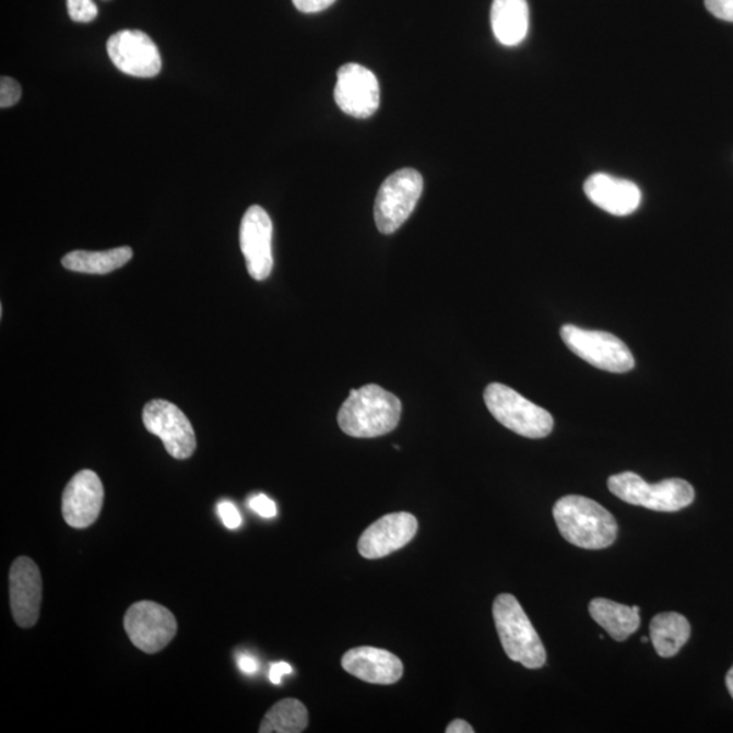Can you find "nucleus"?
<instances>
[{
	"mask_svg": "<svg viewBox=\"0 0 733 733\" xmlns=\"http://www.w3.org/2000/svg\"><path fill=\"white\" fill-rule=\"evenodd\" d=\"M402 412L399 397L377 385L351 390L339 412V425L352 438H378L391 433L400 423Z\"/></svg>",
	"mask_w": 733,
	"mask_h": 733,
	"instance_id": "obj_2",
	"label": "nucleus"
},
{
	"mask_svg": "<svg viewBox=\"0 0 733 733\" xmlns=\"http://www.w3.org/2000/svg\"><path fill=\"white\" fill-rule=\"evenodd\" d=\"M309 725V712L295 698L273 705L260 725V733H300Z\"/></svg>",
	"mask_w": 733,
	"mask_h": 733,
	"instance_id": "obj_22",
	"label": "nucleus"
},
{
	"mask_svg": "<svg viewBox=\"0 0 733 733\" xmlns=\"http://www.w3.org/2000/svg\"><path fill=\"white\" fill-rule=\"evenodd\" d=\"M143 423L149 433L158 436L169 456L188 459L196 450V435L180 407L165 400H154L144 406Z\"/></svg>",
	"mask_w": 733,
	"mask_h": 733,
	"instance_id": "obj_9",
	"label": "nucleus"
},
{
	"mask_svg": "<svg viewBox=\"0 0 733 733\" xmlns=\"http://www.w3.org/2000/svg\"><path fill=\"white\" fill-rule=\"evenodd\" d=\"M334 99L344 114L367 119L379 108V82L373 71L360 64L348 63L338 72Z\"/></svg>",
	"mask_w": 733,
	"mask_h": 733,
	"instance_id": "obj_10",
	"label": "nucleus"
},
{
	"mask_svg": "<svg viewBox=\"0 0 733 733\" xmlns=\"http://www.w3.org/2000/svg\"><path fill=\"white\" fill-rule=\"evenodd\" d=\"M238 667L243 673L251 675L259 671V662L248 653H240L237 658Z\"/></svg>",
	"mask_w": 733,
	"mask_h": 733,
	"instance_id": "obj_30",
	"label": "nucleus"
},
{
	"mask_svg": "<svg viewBox=\"0 0 733 733\" xmlns=\"http://www.w3.org/2000/svg\"><path fill=\"white\" fill-rule=\"evenodd\" d=\"M21 93L19 82L3 76L0 81V106L10 108V106L15 105L21 98Z\"/></svg>",
	"mask_w": 733,
	"mask_h": 733,
	"instance_id": "obj_24",
	"label": "nucleus"
},
{
	"mask_svg": "<svg viewBox=\"0 0 733 733\" xmlns=\"http://www.w3.org/2000/svg\"><path fill=\"white\" fill-rule=\"evenodd\" d=\"M649 634L659 657L673 658L690 639L691 626L682 614L662 613L651 620Z\"/></svg>",
	"mask_w": 733,
	"mask_h": 733,
	"instance_id": "obj_20",
	"label": "nucleus"
},
{
	"mask_svg": "<svg viewBox=\"0 0 733 733\" xmlns=\"http://www.w3.org/2000/svg\"><path fill=\"white\" fill-rule=\"evenodd\" d=\"M291 673H293V667H291L288 663H273L270 669V681L273 685H280L282 684L283 676L289 675Z\"/></svg>",
	"mask_w": 733,
	"mask_h": 733,
	"instance_id": "obj_29",
	"label": "nucleus"
},
{
	"mask_svg": "<svg viewBox=\"0 0 733 733\" xmlns=\"http://www.w3.org/2000/svg\"><path fill=\"white\" fill-rule=\"evenodd\" d=\"M705 5L716 19L733 22V0H705Z\"/></svg>",
	"mask_w": 733,
	"mask_h": 733,
	"instance_id": "obj_27",
	"label": "nucleus"
},
{
	"mask_svg": "<svg viewBox=\"0 0 733 733\" xmlns=\"http://www.w3.org/2000/svg\"><path fill=\"white\" fill-rule=\"evenodd\" d=\"M249 507L253 509L256 513H259L262 518L271 519L275 518L277 515V507L275 501L271 500L270 497L265 495H257L251 497Z\"/></svg>",
	"mask_w": 733,
	"mask_h": 733,
	"instance_id": "obj_26",
	"label": "nucleus"
},
{
	"mask_svg": "<svg viewBox=\"0 0 733 733\" xmlns=\"http://www.w3.org/2000/svg\"><path fill=\"white\" fill-rule=\"evenodd\" d=\"M43 580L40 569L29 557L16 558L10 569V604L15 624L35 626L40 615Z\"/></svg>",
	"mask_w": 733,
	"mask_h": 733,
	"instance_id": "obj_13",
	"label": "nucleus"
},
{
	"mask_svg": "<svg viewBox=\"0 0 733 733\" xmlns=\"http://www.w3.org/2000/svg\"><path fill=\"white\" fill-rule=\"evenodd\" d=\"M293 2L302 13L315 14L330 8L335 0H293Z\"/></svg>",
	"mask_w": 733,
	"mask_h": 733,
	"instance_id": "obj_28",
	"label": "nucleus"
},
{
	"mask_svg": "<svg viewBox=\"0 0 733 733\" xmlns=\"http://www.w3.org/2000/svg\"><path fill=\"white\" fill-rule=\"evenodd\" d=\"M641 642L647 643L648 642V637H642Z\"/></svg>",
	"mask_w": 733,
	"mask_h": 733,
	"instance_id": "obj_33",
	"label": "nucleus"
},
{
	"mask_svg": "<svg viewBox=\"0 0 733 733\" xmlns=\"http://www.w3.org/2000/svg\"><path fill=\"white\" fill-rule=\"evenodd\" d=\"M108 55L117 69L137 78H154L159 74L162 60L158 47L150 36L140 31H121L106 44Z\"/></svg>",
	"mask_w": 733,
	"mask_h": 733,
	"instance_id": "obj_11",
	"label": "nucleus"
},
{
	"mask_svg": "<svg viewBox=\"0 0 733 733\" xmlns=\"http://www.w3.org/2000/svg\"><path fill=\"white\" fill-rule=\"evenodd\" d=\"M133 251L128 246L106 251L76 250L66 255L61 264L66 270L91 275H106V273L119 270L132 259Z\"/></svg>",
	"mask_w": 733,
	"mask_h": 733,
	"instance_id": "obj_21",
	"label": "nucleus"
},
{
	"mask_svg": "<svg viewBox=\"0 0 733 733\" xmlns=\"http://www.w3.org/2000/svg\"><path fill=\"white\" fill-rule=\"evenodd\" d=\"M553 517L563 539L581 549H606L617 540V520L589 497H561L554 505Z\"/></svg>",
	"mask_w": 733,
	"mask_h": 733,
	"instance_id": "obj_1",
	"label": "nucleus"
},
{
	"mask_svg": "<svg viewBox=\"0 0 733 733\" xmlns=\"http://www.w3.org/2000/svg\"><path fill=\"white\" fill-rule=\"evenodd\" d=\"M590 614L615 641H625L639 630L640 607L625 606L610 599L595 598L590 603Z\"/></svg>",
	"mask_w": 733,
	"mask_h": 733,
	"instance_id": "obj_19",
	"label": "nucleus"
},
{
	"mask_svg": "<svg viewBox=\"0 0 733 733\" xmlns=\"http://www.w3.org/2000/svg\"><path fill=\"white\" fill-rule=\"evenodd\" d=\"M494 619L503 648L513 662L529 670H539L546 663V651L533 624L518 599L501 594L495 599Z\"/></svg>",
	"mask_w": 733,
	"mask_h": 733,
	"instance_id": "obj_3",
	"label": "nucleus"
},
{
	"mask_svg": "<svg viewBox=\"0 0 733 733\" xmlns=\"http://www.w3.org/2000/svg\"><path fill=\"white\" fill-rule=\"evenodd\" d=\"M125 628L133 646L145 653L161 652L177 635V619L169 608L150 601L132 604Z\"/></svg>",
	"mask_w": 733,
	"mask_h": 733,
	"instance_id": "obj_8",
	"label": "nucleus"
},
{
	"mask_svg": "<svg viewBox=\"0 0 733 733\" xmlns=\"http://www.w3.org/2000/svg\"><path fill=\"white\" fill-rule=\"evenodd\" d=\"M341 665L346 673L374 685H393L404 674V665L395 654L374 647L351 649Z\"/></svg>",
	"mask_w": 733,
	"mask_h": 733,
	"instance_id": "obj_16",
	"label": "nucleus"
},
{
	"mask_svg": "<svg viewBox=\"0 0 733 733\" xmlns=\"http://www.w3.org/2000/svg\"><path fill=\"white\" fill-rule=\"evenodd\" d=\"M272 235L268 212L260 205H251L240 223L239 243L249 275L259 282L270 277L273 270Z\"/></svg>",
	"mask_w": 733,
	"mask_h": 733,
	"instance_id": "obj_12",
	"label": "nucleus"
},
{
	"mask_svg": "<svg viewBox=\"0 0 733 733\" xmlns=\"http://www.w3.org/2000/svg\"><path fill=\"white\" fill-rule=\"evenodd\" d=\"M67 9L72 21L87 24L95 20L98 14L97 5L93 0H67Z\"/></svg>",
	"mask_w": 733,
	"mask_h": 733,
	"instance_id": "obj_23",
	"label": "nucleus"
},
{
	"mask_svg": "<svg viewBox=\"0 0 733 733\" xmlns=\"http://www.w3.org/2000/svg\"><path fill=\"white\" fill-rule=\"evenodd\" d=\"M484 400L497 422L524 438L542 439L554 427L552 414L501 383H490Z\"/></svg>",
	"mask_w": 733,
	"mask_h": 733,
	"instance_id": "obj_5",
	"label": "nucleus"
},
{
	"mask_svg": "<svg viewBox=\"0 0 733 733\" xmlns=\"http://www.w3.org/2000/svg\"><path fill=\"white\" fill-rule=\"evenodd\" d=\"M725 684L726 688H729L731 697L733 698V665L732 669L729 671V674H726Z\"/></svg>",
	"mask_w": 733,
	"mask_h": 733,
	"instance_id": "obj_32",
	"label": "nucleus"
},
{
	"mask_svg": "<svg viewBox=\"0 0 733 733\" xmlns=\"http://www.w3.org/2000/svg\"><path fill=\"white\" fill-rule=\"evenodd\" d=\"M424 180L412 167H405L380 185L374 205V220L382 234H393L410 220L422 198Z\"/></svg>",
	"mask_w": 733,
	"mask_h": 733,
	"instance_id": "obj_6",
	"label": "nucleus"
},
{
	"mask_svg": "<svg viewBox=\"0 0 733 733\" xmlns=\"http://www.w3.org/2000/svg\"><path fill=\"white\" fill-rule=\"evenodd\" d=\"M490 22L497 42L506 47L519 46L529 33L530 10L528 0H494Z\"/></svg>",
	"mask_w": 733,
	"mask_h": 733,
	"instance_id": "obj_18",
	"label": "nucleus"
},
{
	"mask_svg": "<svg viewBox=\"0 0 733 733\" xmlns=\"http://www.w3.org/2000/svg\"><path fill=\"white\" fill-rule=\"evenodd\" d=\"M417 530V519L412 513H389L369 525L362 534L357 549L365 558H382L410 544Z\"/></svg>",
	"mask_w": 733,
	"mask_h": 733,
	"instance_id": "obj_15",
	"label": "nucleus"
},
{
	"mask_svg": "<svg viewBox=\"0 0 733 733\" xmlns=\"http://www.w3.org/2000/svg\"><path fill=\"white\" fill-rule=\"evenodd\" d=\"M610 492L618 499L658 512H676L691 505L696 492L682 478L663 480L648 484L639 474L625 472L612 475L607 481Z\"/></svg>",
	"mask_w": 733,
	"mask_h": 733,
	"instance_id": "obj_4",
	"label": "nucleus"
},
{
	"mask_svg": "<svg viewBox=\"0 0 733 733\" xmlns=\"http://www.w3.org/2000/svg\"><path fill=\"white\" fill-rule=\"evenodd\" d=\"M104 485L92 470H82L67 484L61 511L67 524L86 529L98 519L104 506Z\"/></svg>",
	"mask_w": 733,
	"mask_h": 733,
	"instance_id": "obj_14",
	"label": "nucleus"
},
{
	"mask_svg": "<svg viewBox=\"0 0 733 733\" xmlns=\"http://www.w3.org/2000/svg\"><path fill=\"white\" fill-rule=\"evenodd\" d=\"M584 192L599 209L614 216L634 214L641 204V190L635 182L604 173L591 176L584 184Z\"/></svg>",
	"mask_w": 733,
	"mask_h": 733,
	"instance_id": "obj_17",
	"label": "nucleus"
},
{
	"mask_svg": "<svg viewBox=\"0 0 733 733\" xmlns=\"http://www.w3.org/2000/svg\"><path fill=\"white\" fill-rule=\"evenodd\" d=\"M217 513H220L223 524L229 530H237L243 524V517H240L237 507L233 503L221 501L217 505Z\"/></svg>",
	"mask_w": 733,
	"mask_h": 733,
	"instance_id": "obj_25",
	"label": "nucleus"
},
{
	"mask_svg": "<svg viewBox=\"0 0 733 733\" xmlns=\"http://www.w3.org/2000/svg\"><path fill=\"white\" fill-rule=\"evenodd\" d=\"M561 339L576 356L604 371L623 374L635 367V357L628 345L612 333L565 324Z\"/></svg>",
	"mask_w": 733,
	"mask_h": 733,
	"instance_id": "obj_7",
	"label": "nucleus"
},
{
	"mask_svg": "<svg viewBox=\"0 0 733 733\" xmlns=\"http://www.w3.org/2000/svg\"><path fill=\"white\" fill-rule=\"evenodd\" d=\"M447 733H474V729L472 725L468 723V721L458 719L452 721L449 726L446 729Z\"/></svg>",
	"mask_w": 733,
	"mask_h": 733,
	"instance_id": "obj_31",
	"label": "nucleus"
}]
</instances>
